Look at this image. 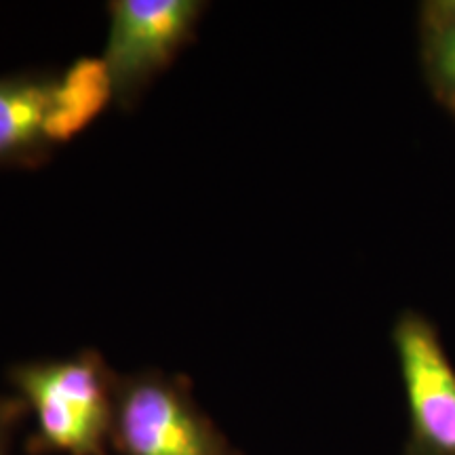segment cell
I'll use <instances>...</instances> for the list:
<instances>
[{
	"mask_svg": "<svg viewBox=\"0 0 455 455\" xmlns=\"http://www.w3.org/2000/svg\"><path fill=\"white\" fill-rule=\"evenodd\" d=\"M118 378L98 350L11 367V384L34 415L26 451L110 455Z\"/></svg>",
	"mask_w": 455,
	"mask_h": 455,
	"instance_id": "obj_1",
	"label": "cell"
},
{
	"mask_svg": "<svg viewBox=\"0 0 455 455\" xmlns=\"http://www.w3.org/2000/svg\"><path fill=\"white\" fill-rule=\"evenodd\" d=\"M112 101L101 60L74 61L64 74L0 76V169L47 163L55 148L87 127Z\"/></svg>",
	"mask_w": 455,
	"mask_h": 455,
	"instance_id": "obj_2",
	"label": "cell"
},
{
	"mask_svg": "<svg viewBox=\"0 0 455 455\" xmlns=\"http://www.w3.org/2000/svg\"><path fill=\"white\" fill-rule=\"evenodd\" d=\"M112 447L118 455H243L198 407L190 379L156 369L118 378Z\"/></svg>",
	"mask_w": 455,
	"mask_h": 455,
	"instance_id": "obj_3",
	"label": "cell"
},
{
	"mask_svg": "<svg viewBox=\"0 0 455 455\" xmlns=\"http://www.w3.org/2000/svg\"><path fill=\"white\" fill-rule=\"evenodd\" d=\"M110 26L101 55L112 101L131 110L158 74L196 38L207 11L201 0H112Z\"/></svg>",
	"mask_w": 455,
	"mask_h": 455,
	"instance_id": "obj_4",
	"label": "cell"
},
{
	"mask_svg": "<svg viewBox=\"0 0 455 455\" xmlns=\"http://www.w3.org/2000/svg\"><path fill=\"white\" fill-rule=\"evenodd\" d=\"M392 341L409 411L405 455H455V367L439 331L424 315L407 310Z\"/></svg>",
	"mask_w": 455,
	"mask_h": 455,
	"instance_id": "obj_5",
	"label": "cell"
},
{
	"mask_svg": "<svg viewBox=\"0 0 455 455\" xmlns=\"http://www.w3.org/2000/svg\"><path fill=\"white\" fill-rule=\"evenodd\" d=\"M424 60L436 91L455 98V28H424Z\"/></svg>",
	"mask_w": 455,
	"mask_h": 455,
	"instance_id": "obj_6",
	"label": "cell"
},
{
	"mask_svg": "<svg viewBox=\"0 0 455 455\" xmlns=\"http://www.w3.org/2000/svg\"><path fill=\"white\" fill-rule=\"evenodd\" d=\"M28 413L21 396H0V455H11V441Z\"/></svg>",
	"mask_w": 455,
	"mask_h": 455,
	"instance_id": "obj_7",
	"label": "cell"
},
{
	"mask_svg": "<svg viewBox=\"0 0 455 455\" xmlns=\"http://www.w3.org/2000/svg\"><path fill=\"white\" fill-rule=\"evenodd\" d=\"M424 28H455V0H432L422 4Z\"/></svg>",
	"mask_w": 455,
	"mask_h": 455,
	"instance_id": "obj_8",
	"label": "cell"
},
{
	"mask_svg": "<svg viewBox=\"0 0 455 455\" xmlns=\"http://www.w3.org/2000/svg\"><path fill=\"white\" fill-rule=\"evenodd\" d=\"M447 104H449V106H451V110L455 112V98H449V100H447Z\"/></svg>",
	"mask_w": 455,
	"mask_h": 455,
	"instance_id": "obj_9",
	"label": "cell"
}]
</instances>
